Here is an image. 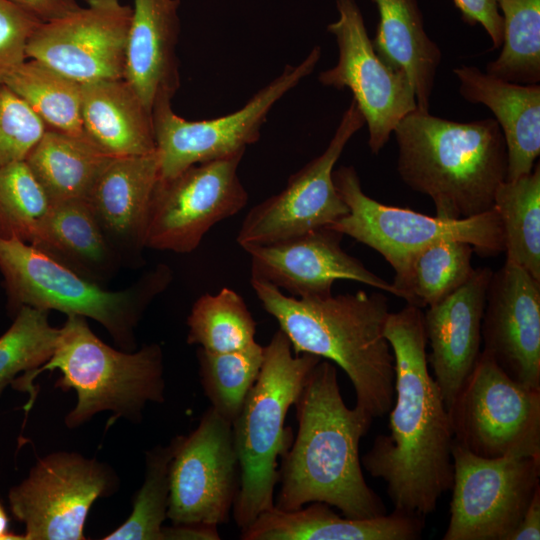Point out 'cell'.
Masks as SVG:
<instances>
[{
	"label": "cell",
	"mask_w": 540,
	"mask_h": 540,
	"mask_svg": "<svg viewBox=\"0 0 540 540\" xmlns=\"http://www.w3.org/2000/svg\"><path fill=\"white\" fill-rule=\"evenodd\" d=\"M384 335L395 363L389 434L374 439L361 465L386 483L394 510L426 517L453 483L450 416L429 371L421 308L390 312Z\"/></svg>",
	"instance_id": "1"
},
{
	"label": "cell",
	"mask_w": 540,
	"mask_h": 540,
	"mask_svg": "<svg viewBox=\"0 0 540 540\" xmlns=\"http://www.w3.org/2000/svg\"><path fill=\"white\" fill-rule=\"evenodd\" d=\"M294 406L298 431L282 457L275 506L294 511L322 502L353 519L386 514L383 501L365 481L359 455L373 417L358 406H346L331 361L321 359L313 367Z\"/></svg>",
	"instance_id": "2"
},
{
	"label": "cell",
	"mask_w": 540,
	"mask_h": 540,
	"mask_svg": "<svg viewBox=\"0 0 540 540\" xmlns=\"http://www.w3.org/2000/svg\"><path fill=\"white\" fill-rule=\"evenodd\" d=\"M251 286L267 313L290 340L295 355L310 353L337 364L350 379L356 406L373 419L394 402L395 363L384 335L388 298L382 292L296 298L251 277Z\"/></svg>",
	"instance_id": "3"
},
{
	"label": "cell",
	"mask_w": 540,
	"mask_h": 540,
	"mask_svg": "<svg viewBox=\"0 0 540 540\" xmlns=\"http://www.w3.org/2000/svg\"><path fill=\"white\" fill-rule=\"evenodd\" d=\"M393 132L401 180L432 199L436 216L462 219L493 208L507 174L505 139L495 119L457 122L417 107Z\"/></svg>",
	"instance_id": "4"
},
{
	"label": "cell",
	"mask_w": 540,
	"mask_h": 540,
	"mask_svg": "<svg viewBox=\"0 0 540 540\" xmlns=\"http://www.w3.org/2000/svg\"><path fill=\"white\" fill-rule=\"evenodd\" d=\"M47 370L61 373L55 387L76 391V406L65 419L69 428L105 410L112 411L115 419L139 422L147 402L164 401L161 347L153 343L135 352L116 350L91 331L84 317L67 316L49 360L13 381L30 394L26 411L37 394L33 380Z\"/></svg>",
	"instance_id": "5"
},
{
	"label": "cell",
	"mask_w": 540,
	"mask_h": 540,
	"mask_svg": "<svg viewBox=\"0 0 540 540\" xmlns=\"http://www.w3.org/2000/svg\"><path fill=\"white\" fill-rule=\"evenodd\" d=\"M264 349L258 378L232 424L240 470L232 511L241 530L275 505L277 459L293 442L291 429L285 426L286 416L308 374L322 359L310 353L293 354L290 340L281 329Z\"/></svg>",
	"instance_id": "6"
},
{
	"label": "cell",
	"mask_w": 540,
	"mask_h": 540,
	"mask_svg": "<svg viewBox=\"0 0 540 540\" xmlns=\"http://www.w3.org/2000/svg\"><path fill=\"white\" fill-rule=\"evenodd\" d=\"M0 272L12 312L26 306L91 318L125 351L136 348L135 328L153 299L172 280L171 269L158 264L128 288L111 291L31 244L2 238Z\"/></svg>",
	"instance_id": "7"
},
{
	"label": "cell",
	"mask_w": 540,
	"mask_h": 540,
	"mask_svg": "<svg viewBox=\"0 0 540 540\" xmlns=\"http://www.w3.org/2000/svg\"><path fill=\"white\" fill-rule=\"evenodd\" d=\"M333 182L349 211L329 227L377 251L395 275L418 251L441 241L467 242L481 256L504 252L502 225L494 207L468 218L444 219L374 200L364 193L353 166L334 169Z\"/></svg>",
	"instance_id": "8"
},
{
	"label": "cell",
	"mask_w": 540,
	"mask_h": 540,
	"mask_svg": "<svg viewBox=\"0 0 540 540\" xmlns=\"http://www.w3.org/2000/svg\"><path fill=\"white\" fill-rule=\"evenodd\" d=\"M448 412L454 441L477 456L540 457V390L482 351Z\"/></svg>",
	"instance_id": "9"
},
{
	"label": "cell",
	"mask_w": 540,
	"mask_h": 540,
	"mask_svg": "<svg viewBox=\"0 0 540 540\" xmlns=\"http://www.w3.org/2000/svg\"><path fill=\"white\" fill-rule=\"evenodd\" d=\"M320 57V46H314L303 61L287 65L242 108L214 119L186 120L173 111L172 98L159 97L152 108L159 179L174 177L195 164L245 151L257 142L271 108L313 72Z\"/></svg>",
	"instance_id": "10"
},
{
	"label": "cell",
	"mask_w": 540,
	"mask_h": 540,
	"mask_svg": "<svg viewBox=\"0 0 540 540\" xmlns=\"http://www.w3.org/2000/svg\"><path fill=\"white\" fill-rule=\"evenodd\" d=\"M443 540H508L540 486V457L484 458L455 441Z\"/></svg>",
	"instance_id": "11"
},
{
	"label": "cell",
	"mask_w": 540,
	"mask_h": 540,
	"mask_svg": "<svg viewBox=\"0 0 540 540\" xmlns=\"http://www.w3.org/2000/svg\"><path fill=\"white\" fill-rule=\"evenodd\" d=\"M118 479L111 468L78 453L56 452L39 459L9 490L10 510L25 526L24 540H83L89 510L110 496Z\"/></svg>",
	"instance_id": "12"
},
{
	"label": "cell",
	"mask_w": 540,
	"mask_h": 540,
	"mask_svg": "<svg viewBox=\"0 0 540 540\" xmlns=\"http://www.w3.org/2000/svg\"><path fill=\"white\" fill-rule=\"evenodd\" d=\"M245 151L158 179L151 198L147 248L190 253L218 222L240 212L248 193L238 175Z\"/></svg>",
	"instance_id": "13"
},
{
	"label": "cell",
	"mask_w": 540,
	"mask_h": 540,
	"mask_svg": "<svg viewBox=\"0 0 540 540\" xmlns=\"http://www.w3.org/2000/svg\"><path fill=\"white\" fill-rule=\"evenodd\" d=\"M365 125L352 99L326 149L292 174L285 188L252 207L242 221L237 243L267 245L327 227L348 213L333 182L336 162L352 136Z\"/></svg>",
	"instance_id": "14"
},
{
	"label": "cell",
	"mask_w": 540,
	"mask_h": 540,
	"mask_svg": "<svg viewBox=\"0 0 540 540\" xmlns=\"http://www.w3.org/2000/svg\"><path fill=\"white\" fill-rule=\"evenodd\" d=\"M338 19L327 26L336 40L337 64L322 71L319 82L348 88L368 127V145L378 154L397 124L417 106L404 73L387 65L376 53L356 0H336Z\"/></svg>",
	"instance_id": "15"
},
{
	"label": "cell",
	"mask_w": 540,
	"mask_h": 540,
	"mask_svg": "<svg viewBox=\"0 0 540 540\" xmlns=\"http://www.w3.org/2000/svg\"><path fill=\"white\" fill-rule=\"evenodd\" d=\"M240 485L232 424L210 407L182 440L170 468L172 524L226 523Z\"/></svg>",
	"instance_id": "16"
},
{
	"label": "cell",
	"mask_w": 540,
	"mask_h": 540,
	"mask_svg": "<svg viewBox=\"0 0 540 540\" xmlns=\"http://www.w3.org/2000/svg\"><path fill=\"white\" fill-rule=\"evenodd\" d=\"M61 19L41 23L27 45L34 59L81 83L124 79L131 7L120 0H86Z\"/></svg>",
	"instance_id": "17"
},
{
	"label": "cell",
	"mask_w": 540,
	"mask_h": 540,
	"mask_svg": "<svg viewBox=\"0 0 540 540\" xmlns=\"http://www.w3.org/2000/svg\"><path fill=\"white\" fill-rule=\"evenodd\" d=\"M343 236L327 226L287 240L245 248L251 257V277L284 289L296 298L330 296L337 280L359 282L398 297L392 283L343 250Z\"/></svg>",
	"instance_id": "18"
},
{
	"label": "cell",
	"mask_w": 540,
	"mask_h": 540,
	"mask_svg": "<svg viewBox=\"0 0 540 540\" xmlns=\"http://www.w3.org/2000/svg\"><path fill=\"white\" fill-rule=\"evenodd\" d=\"M481 335L482 352L515 381L540 390V281L511 261L493 271Z\"/></svg>",
	"instance_id": "19"
},
{
	"label": "cell",
	"mask_w": 540,
	"mask_h": 540,
	"mask_svg": "<svg viewBox=\"0 0 540 540\" xmlns=\"http://www.w3.org/2000/svg\"><path fill=\"white\" fill-rule=\"evenodd\" d=\"M493 270L474 269L468 281L451 295L429 306L423 323L432 368L447 410L481 354V326Z\"/></svg>",
	"instance_id": "20"
},
{
	"label": "cell",
	"mask_w": 540,
	"mask_h": 540,
	"mask_svg": "<svg viewBox=\"0 0 540 540\" xmlns=\"http://www.w3.org/2000/svg\"><path fill=\"white\" fill-rule=\"evenodd\" d=\"M158 179L156 151L113 157L86 199L106 240L123 264L141 262L151 198Z\"/></svg>",
	"instance_id": "21"
},
{
	"label": "cell",
	"mask_w": 540,
	"mask_h": 540,
	"mask_svg": "<svg viewBox=\"0 0 540 540\" xmlns=\"http://www.w3.org/2000/svg\"><path fill=\"white\" fill-rule=\"evenodd\" d=\"M180 0H133L124 79L149 110L180 86L176 47Z\"/></svg>",
	"instance_id": "22"
},
{
	"label": "cell",
	"mask_w": 540,
	"mask_h": 540,
	"mask_svg": "<svg viewBox=\"0 0 540 540\" xmlns=\"http://www.w3.org/2000/svg\"><path fill=\"white\" fill-rule=\"evenodd\" d=\"M453 72L460 95L495 116L506 144V181L530 174L540 155V85L509 82L475 66L462 65Z\"/></svg>",
	"instance_id": "23"
},
{
	"label": "cell",
	"mask_w": 540,
	"mask_h": 540,
	"mask_svg": "<svg viewBox=\"0 0 540 540\" xmlns=\"http://www.w3.org/2000/svg\"><path fill=\"white\" fill-rule=\"evenodd\" d=\"M425 517L393 510L373 518L353 519L335 513L328 504L311 502L294 511L273 508L261 513L242 540H417Z\"/></svg>",
	"instance_id": "24"
},
{
	"label": "cell",
	"mask_w": 540,
	"mask_h": 540,
	"mask_svg": "<svg viewBox=\"0 0 540 540\" xmlns=\"http://www.w3.org/2000/svg\"><path fill=\"white\" fill-rule=\"evenodd\" d=\"M81 113L86 136L108 155L156 151L152 111L125 79L82 84Z\"/></svg>",
	"instance_id": "25"
},
{
	"label": "cell",
	"mask_w": 540,
	"mask_h": 540,
	"mask_svg": "<svg viewBox=\"0 0 540 540\" xmlns=\"http://www.w3.org/2000/svg\"><path fill=\"white\" fill-rule=\"evenodd\" d=\"M31 245L99 284L123 265L85 199L52 203Z\"/></svg>",
	"instance_id": "26"
},
{
	"label": "cell",
	"mask_w": 540,
	"mask_h": 540,
	"mask_svg": "<svg viewBox=\"0 0 540 540\" xmlns=\"http://www.w3.org/2000/svg\"><path fill=\"white\" fill-rule=\"evenodd\" d=\"M379 22L372 40L377 55L406 75L417 106L429 110L437 69L439 46L427 34L417 0H372Z\"/></svg>",
	"instance_id": "27"
},
{
	"label": "cell",
	"mask_w": 540,
	"mask_h": 540,
	"mask_svg": "<svg viewBox=\"0 0 540 540\" xmlns=\"http://www.w3.org/2000/svg\"><path fill=\"white\" fill-rule=\"evenodd\" d=\"M112 158L87 138L47 129L24 161L52 204L86 200Z\"/></svg>",
	"instance_id": "28"
},
{
	"label": "cell",
	"mask_w": 540,
	"mask_h": 540,
	"mask_svg": "<svg viewBox=\"0 0 540 540\" xmlns=\"http://www.w3.org/2000/svg\"><path fill=\"white\" fill-rule=\"evenodd\" d=\"M3 83L42 120L47 129L87 138L82 122V84L48 65L27 59Z\"/></svg>",
	"instance_id": "29"
},
{
	"label": "cell",
	"mask_w": 540,
	"mask_h": 540,
	"mask_svg": "<svg viewBox=\"0 0 540 540\" xmlns=\"http://www.w3.org/2000/svg\"><path fill=\"white\" fill-rule=\"evenodd\" d=\"M473 252L471 244L457 240L421 249L394 277L398 297L421 309L440 302L471 277Z\"/></svg>",
	"instance_id": "30"
},
{
	"label": "cell",
	"mask_w": 540,
	"mask_h": 540,
	"mask_svg": "<svg viewBox=\"0 0 540 540\" xmlns=\"http://www.w3.org/2000/svg\"><path fill=\"white\" fill-rule=\"evenodd\" d=\"M493 207L503 230L506 260L540 281V165L498 187Z\"/></svg>",
	"instance_id": "31"
},
{
	"label": "cell",
	"mask_w": 540,
	"mask_h": 540,
	"mask_svg": "<svg viewBox=\"0 0 540 540\" xmlns=\"http://www.w3.org/2000/svg\"><path fill=\"white\" fill-rule=\"evenodd\" d=\"M187 342L214 353L231 352L256 342V322L245 301L234 290L205 293L187 319Z\"/></svg>",
	"instance_id": "32"
},
{
	"label": "cell",
	"mask_w": 540,
	"mask_h": 540,
	"mask_svg": "<svg viewBox=\"0 0 540 540\" xmlns=\"http://www.w3.org/2000/svg\"><path fill=\"white\" fill-rule=\"evenodd\" d=\"M503 20L499 56L486 72L517 84L540 82V0H497Z\"/></svg>",
	"instance_id": "33"
},
{
	"label": "cell",
	"mask_w": 540,
	"mask_h": 540,
	"mask_svg": "<svg viewBox=\"0 0 540 540\" xmlns=\"http://www.w3.org/2000/svg\"><path fill=\"white\" fill-rule=\"evenodd\" d=\"M264 346L257 342L231 352L197 350L199 375L211 407L233 424L255 384L264 361Z\"/></svg>",
	"instance_id": "34"
},
{
	"label": "cell",
	"mask_w": 540,
	"mask_h": 540,
	"mask_svg": "<svg viewBox=\"0 0 540 540\" xmlns=\"http://www.w3.org/2000/svg\"><path fill=\"white\" fill-rule=\"evenodd\" d=\"M182 436L146 453L145 479L135 494L130 516L104 540H164L170 494V468Z\"/></svg>",
	"instance_id": "35"
},
{
	"label": "cell",
	"mask_w": 540,
	"mask_h": 540,
	"mask_svg": "<svg viewBox=\"0 0 540 540\" xmlns=\"http://www.w3.org/2000/svg\"><path fill=\"white\" fill-rule=\"evenodd\" d=\"M50 208L25 161L0 167V238L31 244Z\"/></svg>",
	"instance_id": "36"
},
{
	"label": "cell",
	"mask_w": 540,
	"mask_h": 540,
	"mask_svg": "<svg viewBox=\"0 0 540 540\" xmlns=\"http://www.w3.org/2000/svg\"><path fill=\"white\" fill-rule=\"evenodd\" d=\"M9 329L0 336V394L18 374L46 363L55 349L60 328L52 327L48 311L21 307Z\"/></svg>",
	"instance_id": "37"
},
{
	"label": "cell",
	"mask_w": 540,
	"mask_h": 540,
	"mask_svg": "<svg viewBox=\"0 0 540 540\" xmlns=\"http://www.w3.org/2000/svg\"><path fill=\"white\" fill-rule=\"evenodd\" d=\"M46 130L27 104L0 83V167L24 161Z\"/></svg>",
	"instance_id": "38"
},
{
	"label": "cell",
	"mask_w": 540,
	"mask_h": 540,
	"mask_svg": "<svg viewBox=\"0 0 540 540\" xmlns=\"http://www.w3.org/2000/svg\"><path fill=\"white\" fill-rule=\"evenodd\" d=\"M40 24L9 0H0V83L27 60L28 42Z\"/></svg>",
	"instance_id": "39"
},
{
	"label": "cell",
	"mask_w": 540,
	"mask_h": 540,
	"mask_svg": "<svg viewBox=\"0 0 540 540\" xmlns=\"http://www.w3.org/2000/svg\"><path fill=\"white\" fill-rule=\"evenodd\" d=\"M463 21L469 25L480 24L492 41L493 49L503 43V20L497 0H453Z\"/></svg>",
	"instance_id": "40"
},
{
	"label": "cell",
	"mask_w": 540,
	"mask_h": 540,
	"mask_svg": "<svg viewBox=\"0 0 540 540\" xmlns=\"http://www.w3.org/2000/svg\"><path fill=\"white\" fill-rule=\"evenodd\" d=\"M41 23H48L68 16L78 9L77 0H9Z\"/></svg>",
	"instance_id": "41"
},
{
	"label": "cell",
	"mask_w": 540,
	"mask_h": 540,
	"mask_svg": "<svg viewBox=\"0 0 540 540\" xmlns=\"http://www.w3.org/2000/svg\"><path fill=\"white\" fill-rule=\"evenodd\" d=\"M538 539H540V486L536 489L519 524L508 537V540Z\"/></svg>",
	"instance_id": "42"
},
{
	"label": "cell",
	"mask_w": 540,
	"mask_h": 540,
	"mask_svg": "<svg viewBox=\"0 0 540 540\" xmlns=\"http://www.w3.org/2000/svg\"><path fill=\"white\" fill-rule=\"evenodd\" d=\"M164 540H219L217 525L205 523L173 524L162 529Z\"/></svg>",
	"instance_id": "43"
},
{
	"label": "cell",
	"mask_w": 540,
	"mask_h": 540,
	"mask_svg": "<svg viewBox=\"0 0 540 540\" xmlns=\"http://www.w3.org/2000/svg\"><path fill=\"white\" fill-rule=\"evenodd\" d=\"M23 539V535H16L9 531V519L0 503V540Z\"/></svg>",
	"instance_id": "44"
}]
</instances>
